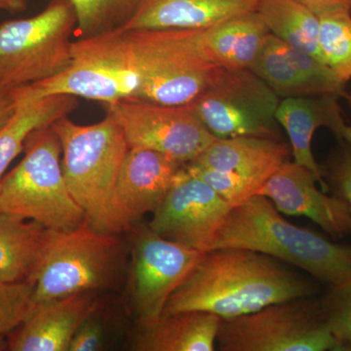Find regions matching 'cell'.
Returning <instances> with one entry per match:
<instances>
[{
  "label": "cell",
  "mask_w": 351,
  "mask_h": 351,
  "mask_svg": "<svg viewBox=\"0 0 351 351\" xmlns=\"http://www.w3.org/2000/svg\"><path fill=\"white\" fill-rule=\"evenodd\" d=\"M77 99L69 95H52L36 101L16 103L12 117L0 129V188L7 169L24 152L31 134L68 117L77 108Z\"/></svg>",
  "instance_id": "cell-24"
},
{
  "label": "cell",
  "mask_w": 351,
  "mask_h": 351,
  "mask_svg": "<svg viewBox=\"0 0 351 351\" xmlns=\"http://www.w3.org/2000/svg\"><path fill=\"white\" fill-rule=\"evenodd\" d=\"M317 16L323 61L346 84L351 80V10L332 9Z\"/></svg>",
  "instance_id": "cell-26"
},
{
  "label": "cell",
  "mask_w": 351,
  "mask_h": 351,
  "mask_svg": "<svg viewBox=\"0 0 351 351\" xmlns=\"http://www.w3.org/2000/svg\"><path fill=\"white\" fill-rule=\"evenodd\" d=\"M106 107L123 131L129 149H152L184 165L217 138L186 106L124 99Z\"/></svg>",
  "instance_id": "cell-11"
},
{
  "label": "cell",
  "mask_w": 351,
  "mask_h": 351,
  "mask_svg": "<svg viewBox=\"0 0 351 351\" xmlns=\"http://www.w3.org/2000/svg\"><path fill=\"white\" fill-rule=\"evenodd\" d=\"M297 1L307 7L316 15L332 9L346 8L351 10V0H297Z\"/></svg>",
  "instance_id": "cell-33"
},
{
  "label": "cell",
  "mask_w": 351,
  "mask_h": 351,
  "mask_svg": "<svg viewBox=\"0 0 351 351\" xmlns=\"http://www.w3.org/2000/svg\"><path fill=\"white\" fill-rule=\"evenodd\" d=\"M184 166L152 149H128L117 178V198L131 228L160 206Z\"/></svg>",
  "instance_id": "cell-17"
},
{
  "label": "cell",
  "mask_w": 351,
  "mask_h": 351,
  "mask_svg": "<svg viewBox=\"0 0 351 351\" xmlns=\"http://www.w3.org/2000/svg\"><path fill=\"white\" fill-rule=\"evenodd\" d=\"M8 350V339L4 335H0V351Z\"/></svg>",
  "instance_id": "cell-36"
},
{
  "label": "cell",
  "mask_w": 351,
  "mask_h": 351,
  "mask_svg": "<svg viewBox=\"0 0 351 351\" xmlns=\"http://www.w3.org/2000/svg\"><path fill=\"white\" fill-rule=\"evenodd\" d=\"M346 99H348V104H350V106L351 107V92L350 94H348V96H346Z\"/></svg>",
  "instance_id": "cell-37"
},
{
  "label": "cell",
  "mask_w": 351,
  "mask_h": 351,
  "mask_svg": "<svg viewBox=\"0 0 351 351\" xmlns=\"http://www.w3.org/2000/svg\"><path fill=\"white\" fill-rule=\"evenodd\" d=\"M92 314L78 328L71 339L69 351H98L103 350L105 341V326L103 321Z\"/></svg>",
  "instance_id": "cell-32"
},
{
  "label": "cell",
  "mask_w": 351,
  "mask_h": 351,
  "mask_svg": "<svg viewBox=\"0 0 351 351\" xmlns=\"http://www.w3.org/2000/svg\"><path fill=\"white\" fill-rule=\"evenodd\" d=\"M52 128L61 142L64 179L87 223L110 234L132 230L117 198V178L129 149L117 122L107 113L98 123L80 125L68 115Z\"/></svg>",
  "instance_id": "cell-3"
},
{
  "label": "cell",
  "mask_w": 351,
  "mask_h": 351,
  "mask_svg": "<svg viewBox=\"0 0 351 351\" xmlns=\"http://www.w3.org/2000/svg\"><path fill=\"white\" fill-rule=\"evenodd\" d=\"M279 103L274 90L251 69L219 66L209 87L186 107L217 138L280 140Z\"/></svg>",
  "instance_id": "cell-10"
},
{
  "label": "cell",
  "mask_w": 351,
  "mask_h": 351,
  "mask_svg": "<svg viewBox=\"0 0 351 351\" xmlns=\"http://www.w3.org/2000/svg\"><path fill=\"white\" fill-rule=\"evenodd\" d=\"M80 38H91L121 29L135 13L141 0H71Z\"/></svg>",
  "instance_id": "cell-27"
},
{
  "label": "cell",
  "mask_w": 351,
  "mask_h": 351,
  "mask_svg": "<svg viewBox=\"0 0 351 351\" xmlns=\"http://www.w3.org/2000/svg\"><path fill=\"white\" fill-rule=\"evenodd\" d=\"M258 15L270 34L283 43L323 61L319 18L297 0H262Z\"/></svg>",
  "instance_id": "cell-25"
},
{
  "label": "cell",
  "mask_w": 351,
  "mask_h": 351,
  "mask_svg": "<svg viewBox=\"0 0 351 351\" xmlns=\"http://www.w3.org/2000/svg\"><path fill=\"white\" fill-rule=\"evenodd\" d=\"M77 17L71 0H51L40 13L0 25V87L43 82L73 61Z\"/></svg>",
  "instance_id": "cell-7"
},
{
  "label": "cell",
  "mask_w": 351,
  "mask_h": 351,
  "mask_svg": "<svg viewBox=\"0 0 351 351\" xmlns=\"http://www.w3.org/2000/svg\"><path fill=\"white\" fill-rule=\"evenodd\" d=\"M219 351H343L321 313L319 300L297 298L221 319Z\"/></svg>",
  "instance_id": "cell-9"
},
{
  "label": "cell",
  "mask_w": 351,
  "mask_h": 351,
  "mask_svg": "<svg viewBox=\"0 0 351 351\" xmlns=\"http://www.w3.org/2000/svg\"><path fill=\"white\" fill-rule=\"evenodd\" d=\"M279 98L348 96L346 84L326 64L269 34L250 69Z\"/></svg>",
  "instance_id": "cell-15"
},
{
  "label": "cell",
  "mask_w": 351,
  "mask_h": 351,
  "mask_svg": "<svg viewBox=\"0 0 351 351\" xmlns=\"http://www.w3.org/2000/svg\"><path fill=\"white\" fill-rule=\"evenodd\" d=\"M339 98L332 94L286 98L280 101L276 113L277 122L290 138L294 162L311 170L325 193L329 186L313 156V138L317 129L325 127L343 144H351V125L343 117Z\"/></svg>",
  "instance_id": "cell-16"
},
{
  "label": "cell",
  "mask_w": 351,
  "mask_h": 351,
  "mask_svg": "<svg viewBox=\"0 0 351 351\" xmlns=\"http://www.w3.org/2000/svg\"><path fill=\"white\" fill-rule=\"evenodd\" d=\"M318 292L314 279L276 258L248 249L219 248L203 253L163 313L200 311L228 319Z\"/></svg>",
  "instance_id": "cell-1"
},
{
  "label": "cell",
  "mask_w": 351,
  "mask_h": 351,
  "mask_svg": "<svg viewBox=\"0 0 351 351\" xmlns=\"http://www.w3.org/2000/svg\"><path fill=\"white\" fill-rule=\"evenodd\" d=\"M25 156L4 176L0 212L38 221L52 230H71L86 218L64 179L62 145L52 125L31 134Z\"/></svg>",
  "instance_id": "cell-5"
},
{
  "label": "cell",
  "mask_w": 351,
  "mask_h": 351,
  "mask_svg": "<svg viewBox=\"0 0 351 351\" xmlns=\"http://www.w3.org/2000/svg\"><path fill=\"white\" fill-rule=\"evenodd\" d=\"M221 317L200 311L163 313L140 326L131 350L136 351H214Z\"/></svg>",
  "instance_id": "cell-21"
},
{
  "label": "cell",
  "mask_w": 351,
  "mask_h": 351,
  "mask_svg": "<svg viewBox=\"0 0 351 351\" xmlns=\"http://www.w3.org/2000/svg\"><path fill=\"white\" fill-rule=\"evenodd\" d=\"M270 34L257 11L198 29V38L210 61L221 68H252Z\"/></svg>",
  "instance_id": "cell-22"
},
{
  "label": "cell",
  "mask_w": 351,
  "mask_h": 351,
  "mask_svg": "<svg viewBox=\"0 0 351 351\" xmlns=\"http://www.w3.org/2000/svg\"><path fill=\"white\" fill-rule=\"evenodd\" d=\"M27 9V0H0V11L19 13Z\"/></svg>",
  "instance_id": "cell-35"
},
{
  "label": "cell",
  "mask_w": 351,
  "mask_h": 351,
  "mask_svg": "<svg viewBox=\"0 0 351 351\" xmlns=\"http://www.w3.org/2000/svg\"><path fill=\"white\" fill-rule=\"evenodd\" d=\"M73 61L59 75L12 89L16 103L69 95L105 105L134 99L138 75L121 29L73 43Z\"/></svg>",
  "instance_id": "cell-8"
},
{
  "label": "cell",
  "mask_w": 351,
  "mask_h": 351,
  "mask_svg": "<svg viewBox=\"0 0 351 351\" xmlns=\"http://www.w3.org/2000/svg\"><path fill=\"white\" fill-rule=\"evenodd\" d=\"M316 176L306 167L287 161L270 176L257 195L269 198L280 213L311 219L332 237L351 233V210L339 196L317 188Z\"/></svg>",
  "instance_id": "cell-14"
},
{
  "label": "cell",
  "mask_w": 351,
  "mask_h": 351,
  "mask_svg": "<svg viewBox=\"0 0 351 351\" xmlns=\"http://www.w3.org/2000/svg\"><path fill=\"white\" fill-rule=\"evenodd\" d=\"M242 248L294 265L328 288L351 278V245L334 243L319 233L293 225L265 196L232 207L210 250Z\"/></svg>",
  "instance_id": "cell-2"
},
{
  "label": "cell",
  "mask_w": 351,
  "mask_h": 351,
  "mask_svg": "<svg viewBox=\"0 0 351 351\" xmlns=\"http://www.w3.org/2000/svg\"><path fill=\"white\" fill-rule=\"evenodd\" d=\"M48 228L18 216L0 212V278L7 282H36Z\"/></svg>",
  "instance_id": "cell-23"
},
{
  "label": "cell",
  "mask_w": 351,
  "mask_h": 351,
  "mask_svg": "<svg viewBox=\"0 0 351 351\" xmlns=\"http://www.w3.org/2000/svg\"><path fill=\"white\" fill-rule=\"evenodd\" d=\"M93 292L80 293L34 307L9 334L8 350L69 351L78 328L99 309Z\"/></svg>",
  "instance_id": "cell-18"
},
{
  "label": "cell",
  "mask_w": 351,
  "mask_h": 351,
  "mask_svg": "<svg viewBox=\"0 0 351 351\" xmlns=\"http://www.w3.org/2000/svg\"><path fill=\"white\" fill-rule=\"evenodd\" d=\"M327 177L329 191L348 203L351 210V144L343 143L341 152L330 161L327 170H323Z\"/></svg>",
  "instance_id": "cell-31"
},
{
  "label": "cell",
  "mask_w": 351,
  "mask_h": 351,
  "mask_svg": "<svg viewBox=\"0 0 351 351\" xmlns=\"http://www.w3.org/2000/svg\"><path fill=\"white\" fill-rule=\"evenodd\" d=\"M123 250L119 235L99 232L87 221L71 230H48L34 282V307L112 287L123 265Z\"/></svg>",
  "instance_id": "cell-6"
},
{
  "label": "cell",
  "mask_w": 351,
  "mask_h": 351,
  "mask_svg": "<svg viewBox=\"0 0 351 351\" xmlns=\"http://www.w3.org/2000/svg\"><path fill=\"white\" fill-rule=\"evenodd\" d=\"M262 0H141L121 31L203 29L257 11Z\"/></svg>",
  "instance_id": "cell-19"
},
{
  "label": "cell",
  "mask_w": 351,
  "mask_h": 351,
  "mask_svg": "<svg viewBox=\"0 0 351 351\" xmlns=\"http://www.w3.org/2000/svg\"><path fill=\"white\" fill-rule=\"evenodd\" d=\"M292 154L280 140L261 137L216 138L201 156L196 165L226 171L265 184Z\"/></svg>",
  "instance_id": "cell-20"
},
{
  "label": "cell",
  "mask_w": 351,
  "mask_h": 351,
  "mask_svg": "<svg viewBox=\"0 0 351 351\" xmlns=\"http://www.w3.org/2000/svg\"><path fill=\"white\" fill-rule=\"evenodd\" d=\"M321 313L343 351L351 350V278L328 288L320 298Z\"/></svg>",
  "instance_id": "cell-28"
},
{
  "label": "cell",
  "mask_w": 351,
  "mask_h": 351,
  "mask_svg": "<svg viewBox=\"0 0 351 351\" xmlns=\"http://www.w3.org/2000/svg\"><path fill=\"white\" fill-rule=\"evenodd\" d=\"M15 110L16 103L12 90L0 87V129L5 126Z\"/></svg>",
  "instance_id": "cell-34"
},
{
  "label": "cell",
  "mask_w": 351,
  "mask_h": 351,
  "mask_svg": "<svg viewBox=\"0 0 351 351\" xmlns=\"http://www.w3.org/2000/svg\"><path fill=\"white\" fill-rule=\"evenodd\" d=\"M123 32L138 75L134 99L188 106L211 84L219 66L203 50L198 29Z\"/></svg>",
  "instance_id": "cell-4"
},
{
  "label": "cell",
  "mask_w": 351,
  "mask_h": 351,
  "mask_svg": "<svg viewBox=\"0 0 351 351\" xmlns=\"http://www.w3.org/2000/svg\"><path fill=\"white\" fill-rule=\"evenodd\" d=\"M186 167L191 174L206 182L232 207L257 195L263 186V184L255 180L234 173L203 167L193 163L186 164Z\"/></svg>",
  "instance_id": "cell-30"
},
{
  "label": "cell",
  "mask_w": 351,
  "mask_h": 351,
  "mask_svg": "<svg viewBox=\"0 0 351 351\" xmlns=\"http://www.w3.org/2000/svg\"><path fill=\"white\" fill-rule=\"evenodd\" d=\"M131 295L140 326L162 315L171 295L195 269L202 252L159 235L147 225L134 226Z\"/></svg>",
  "instance_id": "cell-12"
},
{
  "label": "cell",
  "mask_w": 351,
  "mask_h": 351,
  "mask_svg": "<svg viewBox=\"0 0 351 351\" xmlns=\"http://www.w3.org/2000/svg\"><path fill=\"white\" fill-rule=\"evenodd\" d=\"M34 283L7 282L0 278V335L11 334L34 309Z\"/></svg>",
  "instance_id": "cell-29"
},
{
  "label": "cell",
  "mask_w": 351,
  "mask_h": 351,
  "mask_svg": "<svg viewBox=\"0 0 351 351\" xmlns=\"http://www.w3.org/2000/svg\"><path fill=\"white\" fill-rule=\"evenodd\" d=\"M232 208L184 165L149 226L164 239L204 253Z\"/></svg>",
  "instance_id": "cell-13"
}]
</instances>
